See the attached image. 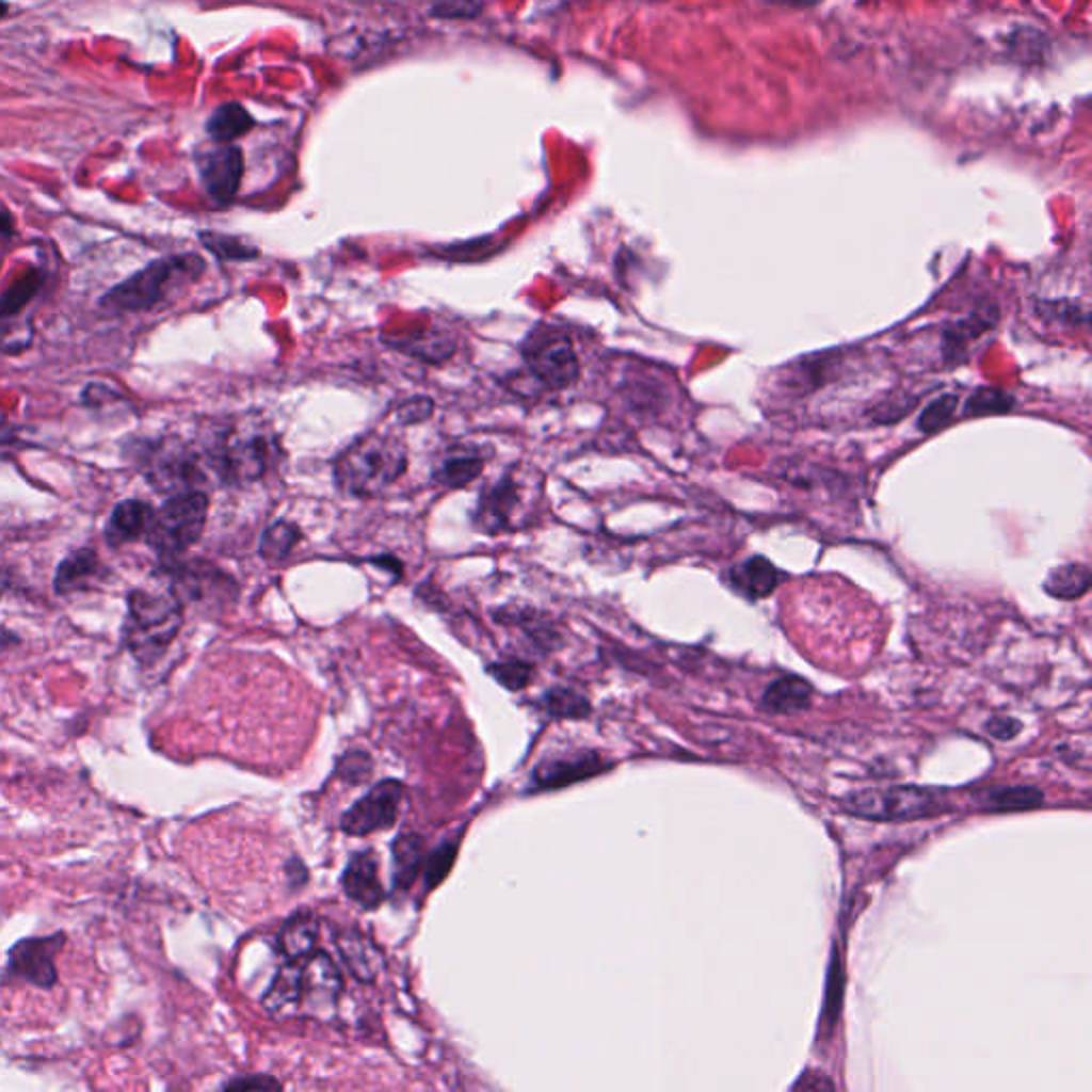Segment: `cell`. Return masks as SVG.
<instances>
[{
	"mask_svg": "<svg viewBox=\"0 0 1092 1092\" xmlns=\"http://www.w3.org/2000/svg\"><path fill=\"white\" fill-rule=\"evenodd\" d=\"M1013 407V397L1000 388H992V386H981L977 388L966 405H964V416H987V414H1005Z\"/></svg>",
	"mask_w": 1092,
	"mask_h": 1092,
	"instance_id": "cell-30",
	"label": "cell"
},
{
	"mask_svg": "<svg viewBox=\"0 0 1092 1092\" xmlns=\"http://www.w3.org/2000/svg\"><path fill=\"white\" fill-rule=\"evenodd\" d=\"M523 354L531 373L550 388H567L580 375L578 356L563 333L531 335Z\"/></svg>",
	"mask_w": 1092,
	"mask_h": 1092,
	"instance_id": "cell-10",
	"label": "cell"
},
{
	"mask_svg": "<svg viewBox=\"0 0 1092 1092\" xmlns=\"http://www.w3.org/2000/svg\"><path fill=\"white\" fill-rule=\"evenodd\" d=\"M608 761L593 753H572V755H552L544 761H540L529 781V791H546V789H559L584 778H591L604 770H608Z\"/></svg>",
	"mask_w": 1092,
	"mask_h": 1092,
	"instance_id": "cell-11",
	"label": "cell"
},
{
	"mask_svg": "<svg viewBox=\"0 0 1092 1092\" xmlns=\"http://www.w3.org/2000/svg\"><path fill=\"white\" fill-rule=\"evenodd\" d=\"M17 644H19V638H17L13 631H9L6 627H2V625H0V653H4V651H9V648H13V646H17Z\"/></svg>",
	"mask_w": 1092,
	"mask_h": 1092,
	"instance_id": "cell-41",
	"label": "cell"
},
{
	"mask_svg": "<svg viewBox=\"0 0 1092 1092\" xmlns=\"http://www.w3.org/2000/svg\"><path fill=\"white\" fill-rule=\"evenodd\" d=\"M840 806L855 817L874 821H909L945 813L949 802L934 789L915 785H892L883 789H862L842 798Z\"/></svg>",
	"mask_w": 1092,
	"mask_h": 1092,
	"instance_id": "cell-5",
	"label": "cell"
},
{
	"mask_svg": "<svg viewBox=\"0 0 1092 1092\" xmlns=\"http://www.w3.org/2000/svg\"><path fill=\"white\" fill-rule=\"evenodd\" d=\"M781 2H787V4H796V6H808V4H815L817 0H781Z\"/></svg>",
	"mask_w": 1092,
	"mask_h": 1092,
	"instance_id": "cell-43",
	"label": "cell"
},
{
	"mask_svg": "<svg viewBox=\"0 0 1092 1092\" xmlns=\"http://www.w3.org/2000/svg\"><path fill=\"white\" fill-rule=\"evenodd\" d=\"M433 412V401L429 397H414V399H407L399 405V420L405 422V424H414V422H422L431 416Z\"/></svg>",
	"mask_w": 1092,
	"mask_h": 1092,
	"instance_id": "cell-38",
	"label": "cell"
},
{
	"mask_svg": "<svg viewBox=\"0 0 1092 1092\" xmlns=\"http://www.w3.org/2000/svg\"><path fill=\"white\" fill-rule=\"evenodd\" d=\"M427 849L418 834H401L392 842V881L397 889H407L424 868Z\"/></svg>",
	"mask_w": 1092,
	"mask_h": 1092,
	"instance_id": "cell-24",
	"label": "cell"
},
{
	"mask_svg": "<svg viewBox=\"0 0 1092 1092\" xmlns=\"http://www.w3.org/2000/svg\"><path fill=\"white\" fill-rule=\"evenodd\" d=\"M407 467L405 444L390 433H365L335 461V482L354 497H375Z\"/></svg>",
	"mask_w": 1092,
	"mask_h": 1092,
	"instance_id": "cell-1",
	"label": "cell"
},
{
	"mask_svg": "<svg viewBox=\"0 0 1092 1092\" xmlns=\"http://www.w3.org/2000/svg\"><path fill=\"white\" fill-rule=\"evenodd\" d=\"M958 405V395H943L926 405L919 416V429L924 433H934L953 420Z\"/></svg>",
	"mask_w": 1092,
	"mask_h": 1092,
	"instance_id": "cell-34",
	"label": "cell"
},
{
	"mask_svg": "<svg viewBox=\"0 0 1092 1092\" xmlns=\"http://www.w3.org/2000/svg\"><path fill=\"white\" fill-rule=\"evenodd\" d=\"M183 623L181 599L168 591L134 589L128 595V614L124 621V644L141 665L156 663Z\"/></svg>",
	"mask_w": 1092,
	"mask_h": 1092,
	"instance_id": "cell-2",
	"label": "cell"
},
{
	"mask_svg": "<svg viewBox=\"0 0 1092 1092\" xmlns=\"http://www.w3.org/2000/svg\"><path fill=\"white\" fill-rule=\"evenodd\" d=\"M1043 804V791L1034 785H1007L996 787L985 796L990 810H1028Z\"/></svg>",
	"mask_w": 1092,
	"mask_h": 1092,
	"instance_id": "cell-27",
	"label": "cell"
},
{
	"mask_svg": "<svg viewBox=\"0 0 1092 1092\" xmlns=\"http://www.w3.org/2000/svg\"><path fill=\"white\" fill-rule=\"evenodd\" d=\"M335 943H337L343 964L348 966V970L352 973L354 979L369 983L382 973L384 958H382L380 949L375 947V943L371 938H367L356 928L337 930Z\"/></svg>",
	"mask_w": 1092,
	"mask_h": 1092,
	"instance_id": "cell-15",
	"label": "cell"
},
{
	"mask_svg": "<svg viewBox=\"0 0 1092 1092\" xmlns=\"http://www.w3.org/2000/svg\"><path fill=\"white\" fill-rule=\"evenodd\" d=\"M456 851H459V840H444L433 853L427 855V860H424V883H427L429 889H433L435 885H439L446 879L448 870L454 864Z\"/></svg>",
	"mask_w": 1092,
	"mask_h": 1092,
	"instance_id": "cell-31",
	"label": "cell"
},
{
	"mask_svg": "<svg viewBox=\"0 0 1092 1092\" xmlns=\"http://www.w3.org/2000/svg\"><path fill=\"white\" fill-rule=\"evenodd\" d=\"M254 126L252 115L239 102L220 105L207 119V132L220 143H228L245 134Z\"/></svg>",
	"mask_w": 1092,
	"mask_h": 1092,
	"instance_id": "cell-25",
	"label": "cell"
},
{
	"mask_svg": "<svg viewBox=\"0 0 1092 1092\" xmlns=\"http://www.w3.org/2000/svg\"><path fill=\"white\" fill-rule=\"evenodd\" d=\"M813 697V687L808 680L785 674L772 680L766 691L761 693V708L772 714H796L804 708H808Z\"/></svg>",
	"mask_w": 1092,
	"mask_h": 1092,
	"instance_id": "cell-21",
	"label": "cell"
},
{
	"mask_svg": "<svg viewBox=\"0 0 1092 1092\" xmlns=\"http://www.w3.org/2000/svg\"><path fill=\"white\" fill-rule=\"evenodd\" d=\"M405 802V785L397 778L375 783L363 798H358L339 821L348 836H369L388 830L397 823Z\"/></svg>",
	"mask_w": 1092,
	"mask_h": 1092,
	"instance_id": "cell-8",
	"label": "cell"
},
{
	"mask_svg": "<svg viewBox=\"0 0 1092 1092\" xmlns=\"http://www.w3.org/2000/svg\"><path fill=\"white\" fill-rule=\"evenodd\" d=\"M200 478L203 471L196 452L181 444H171L166 450H160V461L151 469V480L160 484L158 488H175L179 493H186L200 482Z\"/></svg>",
	"mask_w": 1092,
	"mask_h": 1092,
	"instance_id": "cell-16",
	"label": "cell"
},
{
	"mask_svg": "<svg viewBox=\"0 0 1092 1092\" xmlns=\"http://www.w3.org/2000/svg\"><path fill=\"white\" fill-rule=\"evenodd\" d=\"M1019 729H1022V723L1013 717H992L985 723V732L996 740H1011L1019 734Z\"/></svg>",
	"mask_w": 1092,
	"mask_h": 1092,
	"instance_id": "cell-39",
	"label": "cell"
},
{
	"mask_svg": "<svg viewBox=\"0 0 1092 1092\" xmlns=\"http://www.w3.org/2000/svg\"><path fill=\"white\" fill-rule=\"evenodd\" d=\"M299 537H301V531L296 525L286 523V520L273 523L269 529H264V533L260 537L262 559L279 561V559L288 557V552L294 548Z\"/></svg>",
	"mask_w": 1092,
	"mask_h": 1092,
	"instance_id": "cell-28",
	"label": "cell"
},
{
	"mask_svg": "<svg viewBox=\"0 0 1092 1092\" xmlns=\"http://www.w3.org/2000/svg\"><path fill=\"white\" fill-rule=\"evenodd\" d=\"M318 934H320V928H318L316 917L309 913H296L279 930L277 943H279V949L286 956V960L303 962L305 958H309L316 951Z\"/></svg>",
	"mask_w": 1092,
	"mask_h": 1092,
	"instance_id": "cell-23",
	"label": "cell"
},
{
	"mask_svg": "<svg viewBox=\"0 0 1092 1092\" xmlns=\"http://www.w3.org/2000/svg\"><path fill=\"white\" fill-rule=\"evenodd\" d=\"M205 271V262L196 254H179L156 260L128 277L124 284L111 288L100 307L109 314L143 311L171 299L188 284L196 282Z\"/></svg>",
	"mask_w": 1092,
	"mask_h": 1092,
	"instance_id": "cell-3",
	"label": "cell"
},
{
	"mask_svg": "<svg viewBox=\"0 0 1092 1092\" xmlns=\"http://www.w3.org/2000/svg\"><path fill=\"white\" fill-rule=\"evenodd\" d=\"M200 241L209 252H213L215 256H220L224 260H247V258L256 256V250L241 243L237 237H228V235H220V232H200Z\"/></svg>",
	"mask_w": 1092,
	"mask_h": 1092,
	"instance_id": "cell-33",
	"label": "cell"
},
{
	"mask_svg": "<svg viewBox=\"0 0 1092 1092\" xmlns=\"http://www.w3.org/2000/svg\"><path fill=\"white\" fill-rule=\"evenodd\" d=\"M1043 589L1058 599H1077L1090 589V569L1083 563H1066L1049 572Z\"/></svg>",
	"mask_w": 1092,
	"mask_h": 1092,
	"instance_id": "cell-26",
	"label": "cell"
},
{
	"mask_svg": "<svg viewBox=\"0 0 1092 1092\" xmlns=\"http://www.w3.org/2000/svg\"><path fill=\"white\" fill-rule=\"evenodd\" d=\"M542 708L557 719H582L589 714V704L572 689H550L542 695Z\"/></svg>",
	"mask_w": 1092,
	"mask_h": 1092,
	"instance_id": "cell-29",
	"label": "cell"
},
{
	"mask_svg": "<svg viewBox=\"0 0 1092 1092\" xmlns=\"http://www.w3.org/2000/svg\"><path fill=\"white\" fill-rule=\"evenodd\" d=\"M480 11L478 0H439L433 6V13L441 19H467Z\"/></svg>",
	"mask_w": 1092,
	"mask_h": 1092,
	"instance_id": "cell-37",
	"label": "cell"
},
{
	"mask_svg": "<svg viewBox=\"0 0 1092 1092\" xmlns=\"http://www.w3.org/2000/svg\"><path fill=\"white\" fill-rule=\"evenodd\" d=\"M277 456V439L262 427L228 429L207 450L209 465L228 482H254L262 478Z\"/></svg>",
	"mask_w": 1092,
	"mask_h": 1092,
	"instance_id": "cell-4",
	"label": "cell"
},
{
	"mask_svg": "<svg viewBox=\"0 0 1092 1092\" xmlns=\"http://www.w3.org/2000/svg\"><path fill=\"white\" fill-rule=\"evenodd\" d=\"M38 286H41L38 273H30V275L21 277L17 284H13L0 299V316L6 318V316H13L15 311H19L32 299V294L38 290Z\"/></svg>",
	"mask_w": 1092,
	"mask_h": 1092,
	"instance_id": "cell-35",
	"label": "cell"
},
{
	"mask_svg": "<svg viewBox=\"0 0 1092 1092\" xmlns=\"http://www.w3.org/2000/svg\"><path fill=\"white\" fill-rule=\"evenodd\" d=\"M222 1088H230V1090H269V1088H279V1081H275L271 1077H262V1075H250V1077L230 1079Z\"/></svg>",
	"mask_w": 1092,
	"mask_h": 1092,
	"instance_id": "cell-40",
	"label": "cell"
},
{
	"mask_svg": "<svg viewBox=\"0 0 1092 1092\" xmlns=\"http://www.w3.org/2000/svg\"><path fill=\"white\" fill-rule=\"evenodd\" d=\"M0 232H4V235L13 232V220L4 211H0Z\"/></svg>",
	"mask_w": 1092,
	"mask_h": 1092,
	"instance_id": "cell-42",
	"label": "cell"
},
{
	"mask_svg": "<svg viewBox=\"0 0 1092 1092\" xmlns=\"http://www.w3.org/2000/svg\"><path fill=\"white\" fill-rule=\"evenodd\" d=\"M301 998H303L301 962L286 960V964L275 973L267 994L262 996V1007L273 1017H290L299 1011Z\"/></svg>",
	"mask_w": 1092,
	"mask_h": 1092,
	"instance_id": "cell-18",
	"label": "cell"
},
{
	"mask_svg": "<svg viewBox=\"0 0 1092 1092\" xmlns=\"http://www.w3.org/2000/svg\"><path fill=\"white\" fill-rule=\"evenodd\" d=\"M207 510L209 499L200 491L173 495L166 503L154 510L145 531L147 544L164 557L188 550L205 529Z\"/></svg>",
	"mask_w": 1092,
	"mask_h": 1092,
	"instance_id": "cell-6",
	"label": "cell"
},
{
	"mask_svg": "<svg viewBox=\"0 0 1092 1092\" xmlns=\"http://www.w3.org/2000/svg\"><path fill=\"white\" fill-rule=\"evenodd\" d=\"M200 181L207 194L218 203H228L243 177V156L235 145H218L196 158Z\"/></svg>",
	"mask_w": 1092,
	"mask_h": 1092,
	"instance_id": "cell-12",
	"label": "cell"
},
{
	"mask_svg": "<svg viewBox=\"0 0 1092 1092\" xmlns=\"http://www.w3.org/2000/svg\"><path fill=\"white\" fill-rule=\"evenodd\" d=\"M301 979L303 1007H307L314 1015H322L335 1007L341 994V975L328 953L314 951L309 958H305L301 962Z\"/></svg>",
	"mask_w": 1092,
	"mask_h": 1092,
	"instance_id": "cell-13",
	"label": "cell"
},
{
	"mask_svg": "<svg viewBox=\"0 0 1092 1092\" xmlns=\"http://www.w3.org/2000/svg\"><path fill=\"white\" fill-rule=\"evenodd\" d=\"M66 945V934L55 932L47 936H28L9 949L2 983H30L51 990L58 983L55 958Z\"/></svg>",
	"mask_w": 1092,
	"mask_h": 1092,
	"instance_id": "cell-7",
	"label": "cell"
},
{
	"mask_svg": "<svg viewBox=\"0 0 1092 1092\" xmlns=\"http://www.w3.org/2000/svg\"><path fill=\"white\" fill-rule=\"evenodd\" d=\"M6 11H9V6H6V2H2V0H0V17H2V15H4V13H6Z\"/></svg>",
	"mask_w": 1092,
	"mask_h": 1092,
	"instance_id": "cell-45",
	"label": "cell"
},
{
	"mask_svg": "<svg viewBox=\"0 0 1092 1092\" xmlns=\"http://www.w3.org/2000/svg\"><path fill=\"white\" fill-rule=\"evenodd\" d=\"M527 486L516 471H508L486 486L473 512V525L484 533H501L520 527L527 512Z\"/></svg>",
	"mask_w": 1092,
	"mask_h": 1092,
	"instance_id": "cell-9",
	"label": "cell"
},
{
	"mask_svg": "<svg viewBox=\"0 0 1092 1092\" xmlns=\"http://www.w3.org/2000/svg\"><path fill=\"white\" fill-rule=\"evenodd\" d=\"M154 508L139 499H126L117 503L107 520L105 537L109 544L119 546L126 542H132L141 535H145L149 520H151Z\"/></svg>",
	"mask_w": 1092,
	"mask_h": 1092,
	"instance_id": "cell-20",
	"label": "cell"
},
{
	"mask_svg": "<svg viewBox=\"0 0 1092 1092\" xmlns=\"http://www.w3.org/2000/svg\"><path fill=\"white\" fill-rule=\"evenodd\" d=\"M486 454L478 446H456L444 454L433 469V478L450 488H461L482 473Z\"/></svg>",
	"mask_w": 1092,
	"mask_h": 1092,
	"instance_id": "cell-19",
	"label": "cell"
},
{
	"mask_svg": "<svg viewBox=\"0 0 1092 1092\" xmlns=\"http://www.w3.org/2000/svg\"><path fill=\"white\" fill-rule=\"evenodd\" d=\"M491 674L508 689H520L531 682L533 670L525 661H501L491 665Z\"/></svg>",
	"mask_w": 1092,
	"mask_h": 1092,
	"instance_id": "cell-36",
	"label": "cell"
},
{
	"mask_svg": "<svg viewBox=\"0 0 1092 1092\" xmlns=\"http://www.w3.org/2000/svg\"><path fill=\"white\" fill-rule=\"evenodd\" d=\"M341 887L346 896L363 909H375L384 900L380 860L373 849L356 851L348 860L341 872Z\"/></svg>",
	"mask_w": 1092,
	"mask_h": 1092,
	"instance_id": "cell-14",
	"label": "cell"
},
{
	"mask_svg": "<svg viewBox=\"0 0 1092 1092\" xmlns=\"http://www.w3.org/2000/svg\"><path fill=\"white\" fill-rule=\"evenodd\" d=\"M4 589H6V574L0 572V595L4 593Z\"/></svg>",
	"mask_w": 1092,
	"mask_h": 1092,
	"instance_id": "cell-44",
	"label": "cell"
},
{
	"mask_svg": "<svg viewBox=\"0 0 1092 1092\" xmlns=\"http://www.w3.org/2000/svg\"><path fill=\"white\" fill-rule=\"evenodd\" d=\"M102 572V565L98 563V557L90 548H81L73 555H68L55 569L53 589L58 595H68L75 591L87 589Z\"/></svg>",
	"mask_w": 1092,
	"mask_h": 1092,
	"instance_id": "cell-22",
	"label": "cell"
},
{
	"mask_svg": "<svg viewBox=\"0 0 1092 1092\" xmlns=\"http://www.w3.org/2000/svg\"><path fill=\"white\" fill-rule=\"evenodd\" d=\"M990 326V320L981 318V316H975L973 320H964V322H958L951 331L945 333V356L947 358H960V352H966V346H968V339L981 335L983 331H987Z\"/></svg>",
	"mask_w": 1092,
	"mask_h": 1092,
	"instance_id": "cell-32",
	"label": "cell"
},
{
	"mask_svg": "<svg viewBox=\"0 0 1092 1092\" xmlns=\"http://www.w3.org/2000/svg\"><path fill=\"white\" fill-rule=\"evenodd\" d=\"M778 582L781 572L761 555H753L729 569V584L746 599L768 597L778 587Z\"/></svg>",
	"mask_w": 1092,
	"mask_h": 1092,
	"instance_id": "cell-17",
	"label": "cell"
}]
</instances>
